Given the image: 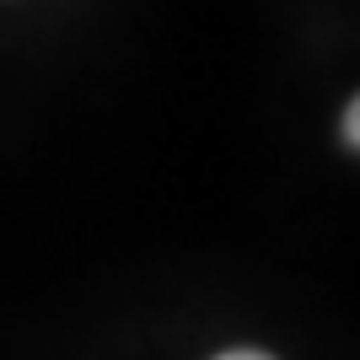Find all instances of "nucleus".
Listing matches in <instances>:
<instances>
[{
  "instance_id": "f257e3e1",
  "label": "nucleus",
  "mask_w": 360,
  "mask_h": 360,
  "mask_svg": "<svg viewBox=\"0 0 360 360\" xmlns=\"http://www.w3.org/2000/svg\"><path fill=\"white\" fill-rule=\"evenodd\" d=\"M345 135H349V146H360V97L349 103V113H345Z\"/></svg>"
},
{
  "instance_id": "f03ea898",
  "label": "nucleus",
  "mask_w": 360,
  "mask_h": 360,
  "mask_svg": "<svg viewBox=\"0 0 360 360\" xmlns=\"http://www.w3.org/2000/svg\"><path fill=\"white\" fill-rule=\"evenodd\" d=\"M215 360H274V355H264V349H226V355H215Z\"/></svg>"
}]
</instances>
